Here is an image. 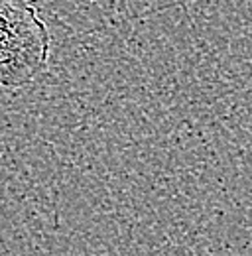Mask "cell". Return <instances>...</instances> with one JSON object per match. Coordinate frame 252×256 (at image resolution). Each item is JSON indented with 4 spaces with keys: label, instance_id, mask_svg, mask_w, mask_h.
I'll list each match as a JSON object with an SVG mask.
<instances>
[{
    "label": "cell",
    "instance_id": "1",
    "mask_svg": "<svg viewBox=\"0 0 252 256\" xmlns=\"http://www.w3.org/2000/svg\"><path fill=\"white\" fill-rule=\"evenodd\" d=\"M52 36L30 0H0V87L32 85L48 67Z\"/></svg>",
    "mask_w": 252,
    "mask_h": 256
}]
</instances>
